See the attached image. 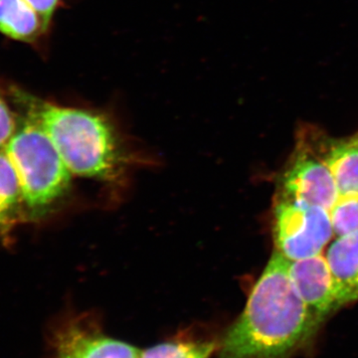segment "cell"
Masks as SVG:
<instances>
[{
  "mask_svg": "<svg viewBox=\"0 0 358 358\" xmlns=\"http://www.w3.org/2000/svg\"><path fill=\"white\" fill-rule=\"evenodd\" d=\"M289 267L275 251L224 336L219 358H293L312 350L326 320L301 298Z\"/></svg>",
  "mask_w": 358,
  "mask_h": 358,
  "instance_id": "1",
  "label": "cell"
},
{
  "mask_svg": "<svg viewBox=\"0 0 358 358\" xmlns=\"http://www.w3.org/2000/svg\"><path fill=\"white\" fill-rule=\"evenodd\" d=\"M13 96L26 115L48 134L71 173L102 181L119 178L128 157L114 127L103 115L54 105L17 89Z\"/></svg>",
  "mask_w": 358,
  "mask_h": 358,
  "instance_id": "2",
  "label": "cell"
},
{
  "mask_svg": "<svg viewBox=\"0 0 358 358\" xmlns=\"http://www.w3.org/2000/svg\"><path fill=\"white\" fill-rule=\"evenodd\" d=\"M20 178L27 218L37 219L64 199L72 173L41 126L26 115L6 145Z\"/></svg>",
  "mask_w": 358,
  "mask_h": 358,
  "instance_id": "3",
  "label": "cell"
},
{
  "mask_svg": "<svg viewBox=\"0 0 358 358\" xmlns=\"http://www.w3.org/2000/svg\"><path fill=\"white\" fill-rule=\"evenodd\" d=\"M324 134L312 124L298 129L293 154L278 179L277 193L331 211L341 194L324 159Z\"/></svg>",
  "mask_w": 358,
  "mask_h": 358,
  "instance_id": "4",
  "label": "cell"
},
{
  "mask_svg": "<svg viewBox=\"0 0 358 358\" xmlns=\"http://www.w3.org/2000/svg\"><path fill=\"white\" fill-rule=\"evenodd\" d=\"M334 235L331 214L327 209L275 193V251L287 260L293 262L320 255Z\"/></svg>",
  "mask_w": 358,
  "mask_h": 358,
  "instance_id": "5",
  "label": "cell"
},
{
  "mask_svg": "<svg viewBox=\"0 0 358 358\" xmlns=\"http://www.w3.org/2000/svg\"><path fill=\"white\" fill-rule=\"evenodd\" d=\"M289 277L303 301L326 320L345 306L326 256L289 261Z\"/></svg>",
  "mask_w": 358,
  "mask_h": 358,
  "instance_id": "6",
  "label": "cell"
},
{
  "mask_svg": "<svg viewBox=\"0 0 358 358\" xmlns=\"http://www.w3.org/2000/svg\"><path fill=\"white\" fill-rule=\"evenodd\" d=\"M58 358H141L134 346L73 326L60 336Z\"/></svg>",
  "mask_w": 358,
  "mask_h": 358,
  "instance_id": "7",
  "label": "cell"
},
{
  "mask_svg": "<svg viewBox=\"0 0 358 358\" xmlns=\"http://www.w3.org/2000/svg\"><path fill=\"white\" fill-rule=\"evenodd\" d=\"M324 152L341 195H358V129L350 136L324 134Z\"/></svg>",
  "mask_w": 358,
  "mask_h": 358,
  "instance_id": "8",
  "label": "cell"
},
{
  "mask_svg": "<svg viewBox=\"0 0 358 358\" xmlns=\"http://www.w3.org/2000/svg\"><path fill=\"white\" fill-rule=\"evenodd\" d=\"M326 258L345 306L358 301V231L336 237Z\"/></svg>",
  "mask_w": 358,
  "mask_h": 358,
  "instance_id": "9",
  "label": "cell"
},
{
  "mask_svg": "<svg viewBox=\"0 0 358 358\" xmlns=\"http://www.w3.org/2000/svg\"><path fill=\"white\" fill-rule=\"evenodd\" d=\"M27 218L20 178L6 148L0 150V237L9 243L18 223Z\"/></svg>",
  "mask_w": 358,
  "mask_h": 358,
  "instance_id": "10",
  "label": "cell"
},
{
  "mask_svg": "<svg viewBox=\"0 0 358 358\" xmlns=\"http://www.w3.org/2000/svg\"><path fill=\"white\" fill-rule=\"evenodd\" d=\"M48 26L26 0H0V33L9 38L33 43L47 32Z\"/></svg>",
  "mask_w": 358,
  "mask_h": 358,
  "instance_id": "11",
  "label": "cell"
},
{
  "mask_svg": "<svg viewBox=\"0 0 358 358\" xmlns=\"http://www.w3.org/2000/svg\"><path fill=\"white\" fill-rule=\"evenodd\" d=\"M213 350V343L173 341L148 348L141 358H209Z\"/></svg>",
  "mask_w": 358,
  "mask_h": 358,
  "instance_id": "12",
  "label": "cell"
},
{
  "mask_svg": "<svg viewBox=\"0 0 358 358\" xmlns=\"http://www.w3.org/2000/svg\"><path fill=\"white\" fill-rule=\"evenodd\" d=\"M329 214L336 237L358 231V195H341Z\"/></svg>",
  "mask_w": 358,
  "mask_h": 358,
  "instance_id": "13",
  "label": "cell"
},
{
  "mask_svg": "<svg viewBox=\"0 0 358 358\" xmlns=\"http://www.w3.org/2000/svg\"><path fill=\"white\" fill-rule=\"evenodd\" d=\"M17 122L6 101L0 95V150L6 148L10 140L17 127Z\"/></svg>",
  "mask_w": 358,
  "mask_h": 358,
  "instance_id": "14",
  "label": "cell"
},
{
  "mask_svg": "<svg viewBox=\"0 0 358 358\" xmlns=\"http://www.w3.org/2000/svg\"><path fill=\"white\" fill-rule=\"evenodd\" d=\"M26 1L29 2L43 16L44 20L50 24L52 16L55 13L61 0H26Z\"/></svg>",
  "mask_w": 358,
  "mask_h": 358,
  "instance_id": "15",
  "label": "cell"
}]
</instances>
